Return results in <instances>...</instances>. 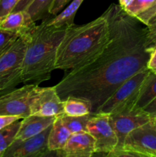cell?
<instances>
[{"label":"cell","mask_w":156,"mask_h":157,"mask_svg":"<svg viewBox=\"0 0 156 157\" xmlns=\"http://www.w3.org/2000/svg\"><path fill=\"white\" fill-rule=\"evenodd\" d=\"M20 0H0V22L13 12Z\"/></svg>","instance_id":"cb8c5ba5"},{"label":"cell","mask_w":156,"mask_h":157,"mask_svg":"<svg viewBox=\"0 0 156 157\" xmlns=\"http://www.w3.org/2000/svg\"><path fill=\"white\" fill-rule=\"evenodd\" d=\"M3 155H4V151L0 150V157H3Z\"/></svg>","instance_id":"d6a6232c"},{"label":"cell","mask_w":156,"mask_h":157,"mask_svg":"<svg viewBox=\"0 0 156 157\" xmlns=\"http://www.w3.org/2000/svg\"><path fill=\"white\" fill-rule=\"evenodd\" d=\"M71 132L63 123L61 115L56 117L50 128L47 140V146L52 153L61 150L71 136Z\"/></svg>","instance_id":"9a60e30c"},{"label":"cell","mask_w":156,"mask_h":157,"mask_svg":"<svg viewBox=\"0 0 156 157\" xmlns=\"http://www.w3.org/2000/svg\"><path fill=\"white\" fill-rule=\"evenodd\" d=\"M110 38L105 14L87 24L67 27L57 51L55 69L71 70L96 55Z\"/></svg>","instance_id":"7a4b0ae2"},{"label":"cell","mask_w":156,"mask_h":157,"mask_svg":"<svg viewBox=\"0 0 156 157\" xmlns=\"http://www.w3.org/2000/svg\"><path fill=\"white\" fill-rule=\"evenodd\" d=\"M84 0H73L67 7L63 9L55 16L44 20L46 24L49 26H54V27H70L74 25L75 15L81 4Z\"/></svg>","instance_id":"e0dca14e"},{"label":"cell","mask_w":156,"mask_h":157,"mask_svg":"<svg viewBox=\"0 0 156 157\" xmlns=\"http://www.w3.org/2000/svg\"><path fill=\"white\" fill-rule=\"evenodd\" d=\"M20 119H22V118L18 116H6V115H0V130Z\"/></svg>","instance_id":"4316f807"},{"label":"cell","mask_w":156,"mask_h":157,"mask_svg":"<svg viewBox=\"0 0 156 157\" xmlns=\"http://www.w3.org/2000/svg\"><path fill=\"white\" fill-rule=\"evenodd\" d=\"M122 149L134 152L139 157H156V129L151 121L130 132Z\"/></svg>","instance_id":"ba28073f"},{"label":"cell","mask_w":156,"mask_h":157,"mask_svg":"<svg viewBox=\"0 0 156 157\" xmlns=\"http://www.w3.org/2000/svg\"><path fill=\"white\" fill-rule=\"evenodd\" d=\"M38 86L36 84H25L0 95V115L21 118L29 116L31 101Z\"/></svg>","instance_id":"52a82bcc"},{"label":"cell","mask_w":156,"mask_h":157,"mask_svg":"<svg viewBox=\"0 0 156 157\" xmlns=\"http://www.w3.org/2000/svg\"><path fill=\"white\" fill-rule=\"evenodd\" d=\"M54 1V0H33L25 10L35 22L39 20L44 21L51 18L49 11Z\"/></svg>","instance_id":"ffe728a7"},{"label":"cell","mask_w":156,"mask_h":157,"mask_svg":"<svg viewBox=\"0 0 156 157\" xmlns=\"http://www.w3.org/2000/svg\"><path fill=\"white\" fill-rule=\"evenodd\" d=\"M148 68L149 71L156 74V47L154 48L150 57L148 63Z\"/></svg>","instance_id":"f1b7e54d"},{"label":"cell","mask_w":156,"mask_h":157,"mask_svg":"<svg viewBox=\"0 0 156 157\" xmlns=\"http://www.w3.org/2000/svg\"><path fill=\"white\" fill-rule=\"evenodd\" d=\"M21 119L15 121L0 130V150L6 151L15 140L21 126Z\"/></svg>","instance_id":"7402d4cb"},{"label":"cell","mask_w":156,"mask_h":157,"mask_svg":"<svg viewBox=\"0 0 156 157\" xmlns=\"http://www.w3.org/2000/svg\"><path fill=\"white\" fill-rule=\"evenodd\" d=\"M63 114V101L54 86L48 87L38 86L31 101L30 115L58 117Z\"/></svg>","instance_id":"9c48e42d"},{"label":"cell","mask_w":156,"mask_h":157,"mask_svg":"<svg viewBox=\"0 0 156 157\" xmlns=\"http://www.w3.org/2000/svg\"><path fill=\"white\" fill-rule=\"evenodd\" d=\"M36 26L26 10L11 12L0 22V29L15 32L19 37L30 36Z\"/></svg>","instance_id":"4fadbf2b"},{"label":"cell","mask_w":156,"mask_h":157,"mask_svg":"<svg viewBox=\"0 0 156 157\" xmlns=\"http://www.w3.org/2000/svg\"><path fill=\"white\" fill-rule=\"evenodd\" d=\"M110 117L118 139V144L114 150L122 149L125 137L130 132L151 121L142 109L136 107L117 114L110 115Z\"/></svg>","instance_id":"8fae6325"},{"label":"cell","mask_w":156,"mask_h":157,"mask_svg":"<svg viewBox=\"0 0 156 157\" xmlns=\"http://www.w3.org/2000/svg\"><path fill=\"white\" fill-rule=\"evenodd\" d=\"M133 0H119V6L123 9H125L132 2Z\"/></svg>","instance_id":"4dcf8cb0"},{"label":"cell","mask_w":156,"mask_h":157,"mask_svg":"<svg viewBox=\"0 0 156 157\" xmlns=\"http://www.w3.org/2000/svg\"><path fill=\"white\" fill-rule=\"evenodd\" d=\"M70 1V0H54L49 11L50 15L51 16H55L58 15L60 12L64 9V8L68 4Z\"/></svg>","instance_id":"d4e9b609"},{"label":"cell","mask_w":156,"mask_h":157,"mask_svg":"<svg viewBox=\"0 0 156 157\" xmlns=\"http://www.w3.org/2000/svg\"><path fill=\"white\" fill-rule=\"evenodd\" d=\"M67 26H49L45 21L37 25L28 39L21 70L24 84H39L50 78L55 70L57 51L64 38Z\"/></svg>","instance_id":"3957f363"},{"label":"cell","mask_w":156,"mask_h":157,"mask_svg":"<svg viewBox=\"0 0 156 157\" xmlns=\"http://www.w3.org/2000/svg\"><path fill=\"white\" fill-rule=\"evenodd\" d=\"M148 72V68L144 69L128 78L103 103L96 113L113 115L134 108L142 83Z\"/></svg>","instance_id":"5b68a950"},{"label":"cell","mask_w":156,"mask_h":157,"mask_svg":"<svg viewBox=\"0 0 156 157\" xmlns=\"http://www.w3.org/2000/svg\"><path fill=\"white\" fill-rule=\"evenodd\" d=\"M56 117L29 115L22 118L15 140H24L41 133L53 124Z\"/></svg>","instance_id":"5bb4252c"},{"label":"cell","mask_w":156,"mask_h":157,"mask_svg":"<svg viewBox=\"0 0 156 157\" xmlns=\"http://www.w3.org/2000/svg\"><path fill=\"white\" fill-rule=\"evenodd\" d=\"M18 38L19 35L15 32L0 29V54L7 50Z\"/></svg>","instance_id":"603a6c76"},{"label":"cell","mask_w":156,"mask_h":157,"mask_svg":"<svg viewBox=\"0 0 156 157\" xmlns=\"http://www.w3.org/2000/svg\"><path fill=\"white\" fill-rule=\"evenodd\" d=\"M64 114L78 117L92 113V107L87 100L74 97H69L63 100Z\"/></svg>","instance_id":"d6986e66"},{"label":"cell","mask_w":156,"mask_h":157,"mask_svg":"<svg viewBox=\"0 0 156 157\" xmlns=\"http://www.w3.org/2000/svg\"><path fill=\"white\" fill-rule=\"evenodd\" d=\"M6 51H5V52H6ZM4 52H2V53H1V54H0V56H1V55H2V54H3V53H4Z\"/></svg>","instance_id":"836d02e7"},{"label":"cell","mask_w":156,"mask_h":157,"mask_svg":"<svg viewBox=\"0 0 156 157\" xmlns=\"http://www.w3.org/2000/svg\"><path fill=\"white\" fill-rule=\"evenodd\" d=\"M93 113L84 115V116L72 117L67 115H61L63 123L67 127L71 133L87 132V124L91 118Z\"/></svg>","instance_id":"44dd1931"},{"label":"cell","mask_w":156,"mask_h":157,"mask_svg":"<svg viewBox=\"0 0 156 157\" xmlns=\"http://www.w3.org/2000/svg\"><path fill=\"white\" fill-rule=\"evenodd\" d=\"M151 123H152V124H153V126H154V128L156 129V118L151 120Z\"/></svg>","instance_id":"1f68e13d"},{"label":"cell","mask_w":156,"mask_h":157,"mask_svg":"<svg viewBox=\"0 0 156 157\" xmlns=\"http://www.w3.org/2000/svg\"><path fill=\"white\" fill-rule=\"evenodd\" d=\"M51 126L28 139L14 140L5 151L3 157H38L50 155L52 152L48 149L47 140Z\"/></svg>","instance_id":"30bf717a"},{"label":"cell","mask_w":156,"mask_h":157,"mask_svg":"<svg viewBox=\"0 0 156 157\" xmlns=\"http://www.w3.org/2000/svg\"><path fill=\"white\" fill-rule=\"evenodd\" d=\"M110 38L98 53L66 74L54 86L61 99L69 97L89 101L92 113L125 81L148 68L156 47L148 28L123 10L112 4L106 10Z\"/></svg>","instance_id":"6da1fadb"},{"label":"cell","mask_w":156,"mask_h":157,"mask_svg":"<svg viewBox=\"0 0 156 157\" xmlns=\"http://www.w3.org/2000/svg\"><path fill=\"white\" fill-rule=\"evenodd\" d=\"M29 37H19L0 56V95L22 83L21 70Z\"/></svg>","instance_id":"277c9868"},{"label":"cell","mask_w":156,"mask_h":157,"mask_svg":"<svg viewBox=\"0 0 156 157\" xmlns=\"http://www.w3.org/2000/svg\"><path fill=\"white\" fill-rule=\"evenodd\" d=\"M123 10L147 25L156 13V0H133L132 2Z\"/></svg>","instance_id":"2e32d148"},{"label":"cell","mask_w":156,"mask_h":157,"mask_svg":"<svg viewBox=\"0 0 156 157\" xmlns=\"http://www.w3.org/2000/svg\"><path fill=\"white\" fill-rule=\"evenodd\" d=\"M142 110L150 117L151 120L156 118V98L151 101Z\"/></svg>","instance_id":"83f0119b"},{"label":"cell","mask_w":156,"mask_h":157,"mask_svg":"<svg viewBox=\"0 0 156 157\" xmlns=\"http://www.w3.org/2000/svg\"><path fill=\"white\" fill-rule=\"evenodd\" d=\"M33 0H20L19 2L17 4L15 8L14 9L13 12H18V11H24L28 7L29 5L32 2Z\"/></svg>","instance_id":"f546056e"},{"label":"cell","mask_w":156,"mask_h":157,"mask_svg":"<svg viewBox=\"0 0 156 157\" xmlns=\"http://www.w3.org/2000/svg\"><path fill=\"white\" fill-rule=\"evenodd\" d=\"M156 98V74L149 71L141 87L136 108L143 109Z\"/></svg>","instance_id":"ac0fdd59"},{"label":"cell","mask_w":156,"mask_h":157,"mask_svg":"<svg viewBox=\"0 0 156 157\" xmlns=\"http://www.w3.org/2000/svg\"><path fill=\"white\" fill-rule=\"evenodd\" d=\"M87 132L95 140V153L106 156L116 149L118 139L109 114L93 113L87 124Z\"/></svg>","instance_id":"8992f818"},{"label":"cell","mask_w":156,"mask_h":157,"mask_svg":"<svg viewBox=\"0 0 156 157\" xmlns=\"http://www.w3.org/2000/svg\"><path fill=\"white\" fill-rule=\"evenodd\" d=\"M146 26L148 28L149 35L151 37V40H152L154 44L156 45V13L151 18V20L148 21V25Z\"/></svg>","instance_id":"484cf974"},{"label":"cell","mask_w":156,"mask_h":157,"mask_svg":"<svg viewBox=\"0 0 156 157\" xmlns=\"http://www.w3.org/2000/svg\"><path fill=\"white\" fill-rule=\"evenodd\" d=\"M95 154V140L88 132L72 133L66 145L56 152L58 156L90 157Z\"/></svg>","instance_id":"7c38bea8"}]
</instances>
